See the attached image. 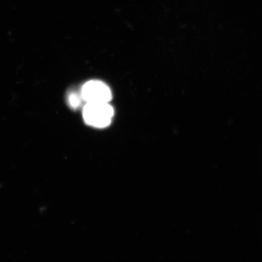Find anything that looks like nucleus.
<instances>
[{
    "label": "nucleus",
    "instance_id": "nucleus-2",
    "mask_svg": "<svg viewBox=\"0 0 262 262\" xmlns=\"http://www.w3.org/2000/svg\"><path fill=\"white\" fill-rule=\"evenodd\" d=\"M86 103H109L112 92L106 84L100 80H91L84 84L81 91Z\"/></svg>",
    "mask_w": 262,
    "mask_h": 262
},
{
    "label": "nucleus",
    "instance_id": "nucleus-1",
    "mask_svg": "<svg viewBox=\"0 0 262 262\" xmlns=\"http://www.w3.org/2000/svg\"><path fill=\"white\" fill-rule=\"evenodd\" d=\"M114 114L109 103H86L83 109L84 120L89 126L97 128L108 126Z\"/></svg>",
    "mask_w": 262,
    "mask_h": 262
},
{
    "label": "nucleus",
    "instance_id": "nucleus-3",
    "mask_svg": "<svg viewBox=\"0 0 262 262\" xmlns=\"http://www.w3.org/2000/svg\"><path fill=\"white\" fill-rule=\"evenodd\" d=\"M83 98L80 93L72 92L68 95V104L72 109H77L82 104Z\"/></svg>",
    "mask_w": 262,
    "mask_h": 262
}]
</instances>
